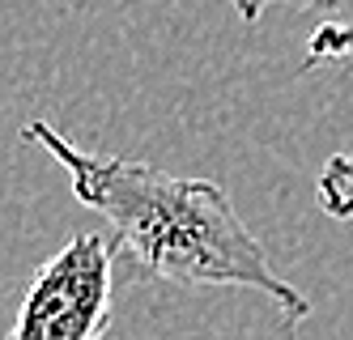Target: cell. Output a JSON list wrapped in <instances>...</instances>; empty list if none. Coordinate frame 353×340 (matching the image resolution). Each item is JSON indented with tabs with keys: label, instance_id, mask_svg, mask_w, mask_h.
<instances>
[{
	"label": "cell",
	"instance_id": "1",
	"mask_svg": "<svg viewBox=\"0 0 353 340\" xmlns=\"http://www.w3.org/2000/svg\"><path fill=\"white\" fill-rule=\"evenodd\" d=\"M21 137L68 170L72 196L107 217L115 255L141 277L183 290H256L285 323L311 315V298L272 268L268 251L213 179H179L137 158L90 153L47 119H30Z\"/></svg>",
	"mask_w": 353,
	"mask_h": 340
},
{
	"label": "cell",
	"instance_id": "2",
	"mask_svg": "<svg viewBox=\"0 0 353 340\" xmlns=\"http://www.w3.org/2000/svg\"><path fill=\"white\" fill-rule=\"evenodd\" d=\"M111 234H77L34 272L9 340H103L111 328Z\"/></svg>",
	"mask_w": 353,
	"mask_h": 340
},
{
	"label": "cell",
	"instance_id": "3",
	"mask_svg": "<svg viewBox=\"0 0 353 340\" xmlns=\"http://www.w3.org/2000/svg\"><path fill=\"white\" fill-rule=\"evenodd\" d=\"M315 200L332 221H353V141L323 162L319 183H315Z\"/></svg>",
	"mask_w": 353,
	"mask_h": 340
},
{
	"label": "cell",
	"instance_id": "4",
	"mask_svg": "<svg viewBox=\"0 0 353 340\" xmlns=\"http://www.w3.org/2000/svg\"><path fill=\"white\" fill-rule=\"evenodd\" d=\"M272 5H281L290 13H319V17H353V0H234V13L247 21V26H256Z\"/></svg>",
	"mask_w": 353,
	"mask_h": 340
},
{
	"label": "cell",
	"instance_id": "5",
	"mask_svg": "<svg viewBox=\"0 0 353 340\" xmlns=\"http://www.w3.org/2000/svg\"><path fill=\"white\" fill-rule=\"evenodd\" d=\"M319 60H353V21H323L311 34L302 68H315Z\"/></svg>",
	"mask_w": 353,
	"mask_h": 340
}]
</instances>
